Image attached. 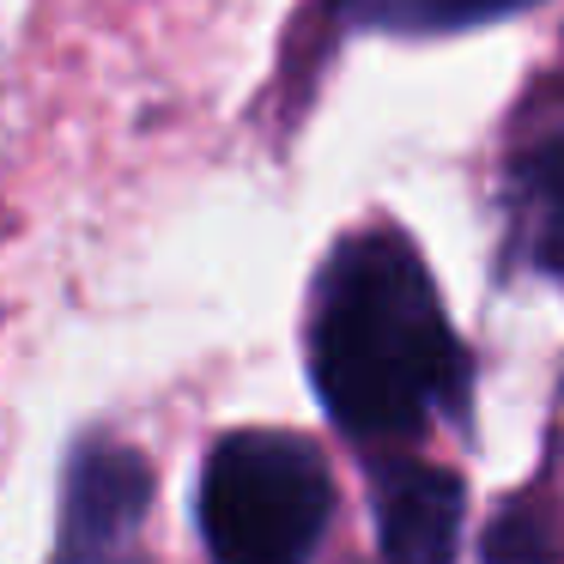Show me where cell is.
<instances>
[{
	"label": "cell",
	"instance_id": "277c9868",
	"mask_svg": "<svg viewBox=\"0 0 564 564\" xmlns=\"http://www.w3.org/2000/svg\"><path fill=\"white\" fill-rule=\"evenodd\" d=\"M370 474V522L382 564H455L467 522V479L419 455H377Z\"/></svg>",
	"mask_w": 564,
	"mask_h": 564
},
{
	"label": "cell",
	"instance_id": "3957f363",
	"mask_svg": "<svg viewBox=\"0 0 564 564\" xmlns=\"http://www.w3.org/2000/svg\"><path fill=\"white\" fill-rule=\"evenodd\" d=\"M152 462L116 431H79L55 474L50 564H147Z\"/></svg>",
	"mask_w": 564,
	"mask_h": 564
},
{
	"label": "cell",
	"instance_id": "ba28073f",
	"mask_svg": "<svg viewBox=\"0 0 564 564\" xmlns=\"http://www.w3.org/2000/svg\"><path fill=\"white\" fill-rule=\"evenodd\" d=\"M334 7H340V0H334Z\"/></svg>",
	"mask_w": 564,
	"mask_h": 564
},
{
	"label": "cell",
	"instance_id": "6da1fadb",
	"mask_svg": "<svg viewBox=\"0 0 564 564\" xmlns=\"http://www.w3.org/2000/svg\"><path fill=\"white\" fill-rule=\"evenodd\" d=\"M304 365L328 425L365 462L401 455L431 425H467L474 406V358L394 219H365L328 243L310 280Z\"/></svg>",
	"mask_w": 564,
	"mask_h": 564
},
{
	"label": "cell",
	"instance_id": "7a4b0ae2",
	"mask_svg": "<svg viewBox=\"0 0 564 564\" xmlns=\"http://www.w3.org/2000/svg\"><path fill=\"white\" fill-rule=\"evenodd\" d=\"M334 522V474L316 437L231 425L195 474V534L207 564H316Z\"/></svg>",
	"mask_w": 564,
	"mask_h": 564
},
{
	"label": "cell",
	"instance_id": "8992f818",
	"mask_svg": "<svg viewBox=\"0 0 564 564\" xmlns=\"http://www.w3.org/2000/svg\"><path fill=\"white\" fill-rule=\"evenodd\" d=\"M528 7L534 0H340L346 25L389 31V37H455V31L516 19Z\"/></svg>",
	"mask_w": 564,
	"mask_h": 564
},
{
	"label": "cell",
	"instance_id": "52a82bcc",
	"mask_svg": "<svg viewBox=\"0 0 564 564\" xmlns=\"http://www.w3.org/2000/svg\"><path fill=\"white\" fill-rule=\"evenodd\" d=\"M552 522H558V510H552L540 491H516V498L498 503V516H491L486 552H479V558L486 564H552L558 558Z\"/></svg>",
	"mask_w": 564,
	"mask_h": 564
},
{
	"label": "cell",
	"instance_id": "5b68a950",
	"mask_svg": "<svg viewBox=\"0 0 564 564\" xmlns=\"http://www.w3.org/2000/svg\"><path fill=\"white\" fill-rule=\"evenodd\" d=\"M503 261L564 285V122L528 134L503 171Z\"/></svg>",
	"mask_w": 564,
	"mask_h": 564
}]
</instances>
